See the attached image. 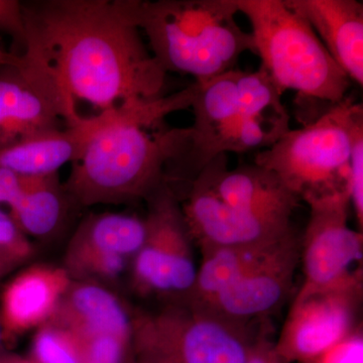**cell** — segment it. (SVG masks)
<instances>
[{
    "label": "cell",
    "instance_id": "13",
    "mask_svg": "<svg viewBox=\"0 0 363 363\" xmlns=\"http://www.w3.org/2000/svg\"><path fill=\"white\" fill-rule=\"evenodd\" d=\"M193 130H202L240 117L284 111L281 93L262 69H233L203 82H195Z\"/></svg>",
    "mask_w": 363,
    "mask_h": 363
},
{
    "label": "cell",
    "instance_id": "24",
    "mask_svg": "<svg viewBox=\"0 0 363 363\" xmlns=\"http://www.w3.org/2000/svg\"><path fill=\"white\" fill-rule=\"evenodd\" d=\"M347 191L350 206L357 216L358 225L363 227V121L353 133L350 164H348Z\"/></svg>",
    "mask_w": 363,
    "mask_h": 363
},
{
    "label": "cell",
    "instance_id": "21",
    "mask_svg": "<svg viewBox=\"0 0 363 363\" xmlns=\"http://www.w3.org/2000/svg\"><path fill=\"white\" fill-rule=\"evenodd\" d=\"M289 234L279 240L201 252V264L198 267L194 286L187 297L180 302L197 307L206 305L269 255Z\"/></svg>",
    "mask_w": 363,
    "mask_h": 363
},
{
    "label": "cell",
    "instance_id": "23",
    "mask_svg": "<svg viewBox=\"0 0 363 363\" xmlns=\"http://www.w3.org/2000/svg\"><path fill=\"white\" fill-rule=\"evenodd\" d=\"M33 247L11 215L0 209V257L16 269L32 259Z\"/></svg>",
    "mask_w": 363,
    "mask_h": 363
},
{
    "label": "cell",
    "instance_id": "15",
    "mask_svg": "<svg viewBox=\"0 0 363 363\" xmlns=\"http://www.w3.org/2000/svg\"><path fill=\"white\" fill-rule=\"evenodd\" d=\"M71 281L63 267L51 264H33L16 274L0 294L4 347L49 321Z\"/></svg>",
    "mask_w": 363,
    "mask_h": 363
},
{
    "label": "cell",
    "instance_id": "6",
    "mask_svg": "<svg viewBox=\"0 0 363 363\" xmlns=\"http://www.w3.org/2000/svg\"><path fill=\"white\" fill-rule=\"evenodd\" d=\"M247 328L173 302L159 311L131 313V347L138 363H245L262 338Z\"/></svg>",
    "mask_w": 363,
    "mask_h": 363
},
{
    "label": "cell",
    "instance_id": "25",
    "mask_svg": "<svg viewBox=\"0 0 363 363\" xmlns=\"http://www.w3.org/2000/svg\"><path fill=\"white\" fill-rule=\"evenodd\" d=\"M302 363H363L362 324L330 350Z\"/></svg>",
    "mask_w": 363,
    "mask_h": 363
},
{
    "label": "cell",
    "instance_id": "8",
    "mask_svg": "<svg viewBox=\"0 0 363 363\" xmlns=\"http://www.w3.org/2000/svg\"><path fill=\"white\" fill-rule=\"evenodd\" d=\"M82 118L37 57L23 52L0 67V150Z\"/></svg>",
    "mask_w": 363,
    "mask_h": 363
},
{
    "label": "cell",
    "instance_id": "17",
    "mask_svg": "<svg viewBox=\"0 0 363 363\" xmlns=\"http://www.w3.org/2000/svg\"><path fill=\"white\" fill-rule=\"evenodd\" d=\"M312 26L350 81L363 84V4L357 0H286Z\"/></svg>",
    "mask_w": 363,
    "mask_h": 363
},
{
    "label": "cell",
    "instance_id": "28",
    "mask_svg": "<svg viewBox=\"0 0 363 363\" xmlns=\"http://www.w3.org/2000/svg\"><path fill=\"white\" fill-rule=\"evenodd\" d=\"M23 180L25 176L0 166V205L9 207L18 199L23 190Z\"/></svg>",
    "mask_w": 363,
    "mask_h": 363
},
{
    "label": "cell",
    "instance_id": "27",
    "mask_svg": "<svg viewBox=\"0 0 363 363\" xmlns=\"http://www.w3.org/2000/svg\"><path fill=\"white\" fill-rule=\"evenodd\" d=\"M0 30L9 33L23 49L25 37L21 2L16 0H0Z\"/></svg>",
    "mask_w": 363,
    "mask_h": 363
},
{
    "label": "cell",
    "instance_id": "11",
    "mask_svg": "<svg viewBox=\"0 0 363 363\" xmlns=\"http://www.w3.org/2000/svg\"><path fill=\"white\" fill-rule=\"evenodd\" d=\"M298 264L300 235L294 230L264 259L200 308L242 325L267 316L292 293Z\"/></svg>",
    "mask_w": 363,
    "mask_h": 363
},
{
    "label": "cell",
    "instance_id": "31",
    "mask_svg": "<svg viewBox=\"0 0 363 363\" xmlns=\"http://www.w3.org/2000/svg\"><path fill=\"white\" fill-rule=\"evenodd\" d=\"M13 269L14 267L11 266V264H9V262H6V260L0 257V281H1L4 277H6L9 272H13Z\"/></svg>",
    "mask_w": 363,
    "mask_h": 363
},
{
    "label": "cell",
    "instance_id": "1",
    "mask_svg": "<svg viewBox=\"0 0 363 363\" xmlns=\"http://www.w3.org/2000/svg\"><path fill=\"white\" fill-rule=\"evenodd\" d=\"M21 13L23 52L49 68L78 113L80 104L97 116L166 95L167 73L128 0H40L21 4Z\"/></svg>",
    "mask_w": 363,
    "mask_h": 363
},
{
    "label": "cell",
    "instance_id": "4",
    "mask_svg": "<svg viewBox=\"0 0 363 363\" xmlns=\"http://www.w3.org/2000/svg\"><path fill=\"white\" fill-rule=\"evenodd\" d=\"M250 26L255 55L279 92L327 102L342 101L350 79L332 59L312 26L286 0H238Z\"/></svg>",
    "mask_w": 363,
    "mask_h": 363
},
{
    "label": "cell",
    "instance_id": "2",
    "mask_svg": "<svg viewBox=\"0 0 363 363\" xmlns=\"http://www.w3.org/2000/svg\"><path fill=\"white\" fill-rule=\"evenodd\" d=\"M195 83L152 101L125 107L74 162L65 189L74 204H126L147 199L175 171L188 147L189 128H162L174 112L191 108ZM168 184V183H167Z\"/></svg>",
    "mask_w": 363,
    "mask_h": 363
},
{
    "label": "cell",
    "instance_id": "20",
    "mask_svg": "<svg viewBox=\"0 0 363 363\" xmlns=\"http://www.w3.org/2000/svg\"><path fill=\"white\" fill-rule=\"evenodd\" d=\"M69 204H74L59 173L25 176L18 199L9 206V215L26 236L44 238L59 230Z\"/></svg>",
    "mask_w": 363,
    "mask_h": 363
},
{
    "label": "cell",
    "instance_id": "7",
    "mask_svg": "<svg viewBox=\"0 0 363 363\" xmlns=\"http://www.w3.org/2000/svg\"><path fill=\"white\" fill-rule=\"evenodd\" d=\"M147 202V233L133 257L131 283L142 295L174 296L180 302L192 290L198 271L180 198L166 183Z\"/></svg>",
    "mask_w": 363,
    "mask_h": 363
},
{
    "label": "cell",
    "instance_id": "3",
    "mask_svg": "<svg viewBox=\"0 0 363 363\" xmlns=\"http://www.w3.org/2000/svg\"><path fill=\"white\" fill-rule=\"evenodd\" d=\"M128 6L166 73L203 82L235 69L245 52H255L252 33L235 20L238 0H128Z\"/></svg>",
    "mask_w": 363,
    "mask_h": 363
},
{
    "label": "cell",
    "instance_id": "19",
    "mask_svg": "<svg viewBox=\"0 0 363 363\" xmlns=\"http://www.w3.org/2000/svg\"><path fill=\"white\" fill-rule=\"evenodd\" d=\"M147 225L135 215L104 212L81 222L67 247L64 269L90 257L119 255L131 259L142 247Z\"/></svg>",
    "mask_w": 363,
    "mask_h": 363
},
{
    "label": "cell",
    "instance_id": "22",
    "mask_svg": "<svg viewBox=\"0 0 363 363\" xmlns=\"http://www.w3.org/2000/svg\"><path fill=\"white\" fill-rule=\"evenodd\" d=\"M88 351L89 339L49 320L35 330L30 357L40 363H86Z\"/></svg>",
    "mask_w": 363,
    "mask_h": 363
},
{
    "label": "cell",
    "instance_id": "16",
    "mask_svg": "<svg viewBox=\"0 0 363 363\" xmlns=\"http://www.w3.org/2000/svg\"><path fill=\"white\" fill-rule=\"evenodd\" d=\"M123 108L87 116L61 130L50 131L0 150V166L21 176L59 173L68 162H77L99 131L121 117Z\"/></svg>",
    "mask_w": 363,
    "mask_h": 363
},
{
    "label": "cell",
    "instance_id": "33",
    "mask_svg": "<svg viewBox=\"0 0 363 363\" xmlns=\"http://www.w3.org/2000/svg\"><path fill=\"white\" fill-rule=\"evenodd\" d=\"M0 348H6L4 345V340H2V332L1 328H0Z\"/></svg>",
    "mask_w": 363,
    "mask_h": 363
},
{
    "label": "cell",
    "instance_id": "26",
    "mask_svg": "<svg viewBox=\"0 0 363 363\" xmlns=\"http://www.w3.org/2000/svg\"><path fill=\"white\" fill-rule=\"evenodd\" d=\"M130 347V341L111 335L90 338L86 363H121Z\"/></svg>",
    "mask_w": 363,
    "mask_h": 363
},
{
    "label": "cell",
    "instance_id": "14",
    "mask_svg": "<svg viewBox=\"0 0 363 363\" xmlns=\"http://www.w3.org/2000/svg\"><path fill=\"white\" fill-rule=\"evenodd\" d=\"M194 180L201 182L227 204L274 220L292 222L300 203L269 169L257 164L229 169L225 154L208 162Z\"/></svg>",
    "mask_w": 363,
    "mask_h": 363
},
{
    "label": "cell",
    "instance_id": "5",
    "mask_svg": "<svg viewBox=\"0 0 363 363\" xmlns=\"http://www.w3.org/2000/svg\"><path fill=\"white\" fill-rule=\"evenodd\" d=\"M362 121V104L346 96L304 128H290L271 147L257 152L255 164L278 176L300 201L347 190L353 133Z\"/></svg>",
    "mask_w": 363,
    "mask_h": 363
},
{
    "label": "cell",
    "instance_id": "29",
    "mask_svg": "<svg viewBox=\"0 0 363 363\" xmlns=\"http://www.w3.org/2000/svg\"><path fill=\"white\" fill-rule=\"evenodd\" d=\"M0 363H40L35 358L28 355L18 354V353L11 352L6 348H0Z\"/></svg>",
    "mask_w": 363,
    "mask_h": 363
},
{
    "label": "cell",
    "instance_id": "30",
    "mask_svg": "<svg viewBox=\"0 0 363 363\" xmlns=\"http://www.w3.org/2000/svg\"><path fill=\"white\" fill-rule=\"evenodd\" d=\"M18 58V54L6 52V50L2 48V45H0V67L16 63Z\"/></svg>",
    "mask_w": 363,
    "mask_h": 363
},
{
    "label": "cell",
    "instance_id": "12",
    "mask_svg": "<svg viewBox=\"0 0 363 363\" xmlns=\"http://www.w3.org/2000/svg\"><path fill=\"white\" fill-rule=\"evenodd\" d=\"M182 212L189 233L201 252L279 240L293 231L292 222L274 220L222 201L204 184H189Z\"/></svg>",
    "mask_w": 363,
    "mask_h": 363
},
{
    "label": "cell",
    "instance_id": "18",
    "mask_svg": "<svg viewBox=\"0 0 363 363\" xmlns=\"http://www.w3.org/2000/svg\"><path fill=\"white\" fill-rule=\"evenodd\" d=\"M50 320L88 339L111 335L131 342V313L111 289L96 281L72 279Z\"/></svg>",
    "mask_w": 363,
    "mask_h": 363
},
{
    "label": "cell",
    "instance_id": "32",
    "mask_svg": "<svg viewBox=\"0 0 363 363\" xmlns=\"http://www.w3.org/2000/svg\"><path fill=\"white\" fill-rule=\"evenodd\" d=\"M121 363H138L135 354H133V347H130V350L128 351Z\"/></svg>",
    "mask_w": 363,
    "mask_h": 363
},
{
    "label": "cell",
    "instance_id": "9",
    "mask_svg": "<svg viewBox=\"0 0 363 363\" xmlns=\"http://www.w3.org/2000/svg\"><path fill=\"white\" fill-rule=\"evenodd\" d=\"M362 269L339 285L296 294L274 351L283 363H302L340 342L359 325Z\"/></svg>",
    "mask_w": 363,
    "mask_h": 363
},
{
    "label": "cell",
    "instance_id": "10",
    "mask_svg": "<svg viewBox=\"0 0 363 363\" xmlns=\"http://www.w3.org/2000/svg\"><path fill=\"white\" fill-rule=\"evenodd\" d=\"M305 202L310 216L300 236V264L304 281L298 294L339 285L360 271L352 266L362 259V231L348 225L350 200L347 190L313 196Z\"/></svg>",
    "mask_w": 363,
    "mask_h": 363
}]
</instances>
